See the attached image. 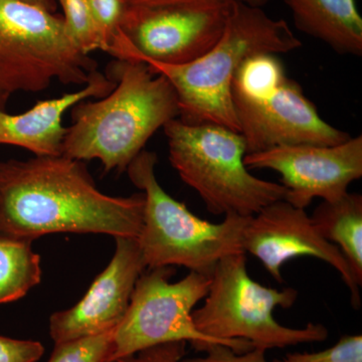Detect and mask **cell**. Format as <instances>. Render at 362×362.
I'll list each match as a JSON object with an SVG mask.
<instances>
[{
	"label": "cell",
	"mask_w": 362,
	"mask_h": 362,
	"mask_svg": "<svg viewBox=\"0 0 362 362\" xmlns=\"http://www.w3.org/2000/svg\"><path fill=\"white\" fill-rule=\"evenodd\" d=\"M144 194L98 189L83 161L61 156L0 162V238L32 243L52 233L138 238Z\"/></svg>",
	"instance_id": "cell-1"
},
{
	"label": "cell",
	"mask_w": 362,
	"mask_h": 362,
	"mask_svg": "<svg viewBox=\"0 0 362 362\" xmlns=\"http://www.w3.org/2000/svg\"><path fill=\"white\" fill-rule=\"evenodd\" d=\"M115 88L98 101L71 108L63 156L78 161L98 159L105 171H124L157 130L180 116L177 96L163 76L146 64L116 59Z\"/></svg>",
	"instance_id": "cell-2"
},
{
	"label": "cell",
	"mask_w": 362,
	"mask_h": 362,
	"mask_svg": "<svg viewBox=\"0 0 362 362\" xmlns=\"http://www.w3.org/2000/svg\"><path fill=\"white\" fill-rule=\"evenodd\" d=\"M301 45L284 20H273L259 7L232 0L223 35L201 58L180 66L145 64L173 86L180 121L218 124L240 133L232 86L240 66L256 54H287Z\"/></svg>",
	"instance_id": "cell-3"
},
{
	"label": "cell",
	"mask_w": 362,
	"mask_h": 362,
	"mask_svg": "<svg viewBox=\"0 0 362 362\" xmlns=\"http://www.w3.org/2000/svg\"><path fill=\"white\" fill-rule=\"evenodd\" d=\"M297 297L293 288L279 291L252 280L247 273L246 252H238L218 262L204 303L192 312V318L202 333L238 354L324 341L328 330L322 324L290 328L274 318V309L290 308Z\"/></svg>",
	"instance_id": "cell-4"
},
{
	"label": "cell",
	"mask_w": 362,
	"mask_h": 362,
	"mask_svg": "<svg viewBox=\"0 0 362 362\" xmlns=\"http://www.w3.org/2000/svg\"><path fill=\"white\" fill-rule=\"evenodd\" d=\"M169 160L214 214L252 216L285 201L287 188L250 173L246 141L239 132L213 123L188 124L176 118L163 127Z\"/></svg>",
	"instance_id": "cell-5"
},
{
	"label": "cell",
	"mask_w": 362,
	"mask_h": 362,
	"mask_svg": "<svg viewBox=\"0 0 362 362\" xmlns=\"http://www.w3.org/2000/svg\"><path fill=\"white\" fill-rule=\"evenodd\" d=\"M157 156L142 150L127 173L145 197L141 233L137 238L146 268L185 267L211 277L221 259L245 252L243 232L250 216L228 214L220 223L194 216L162 188L156 177Z\"/></svg>",
	"instance_id": "cell-6"
},
{
	"label": "cell",
	"mask_w": 362,
	"mask_h": 362,
	"mask_svg": "<svg viewBox=\"0 0 362 362\" xmlns=\"http://www.w3.org/2000/svg\"><path fill=\"white\" fill-rule=\"evenodd\" d=\"M278 56L251 57L233 81V108L247 154L284 145L333 146L347 141L349 133L321 118Z\"/></svg>",
	"instance_id": "cell-7"
},
{
	"label": "cell",
	"mask_w": 362,
	"mask_h": 362,
	"mask_svg": "<svg viewBox=\"0 0 362 362\" xmlns=\"http://www.w3.org/2000/svg\"><path fill=\"white\" fill-rule=\"evenodd\" d=\"M97 68L73 44L61 16L21 0H0V88L11 96L42 92L54 81L85 86Z\"/></svg>",
	"instance_id": "cell-8"
},
{
	"label": "cell",
	"mask_w": 362,
	"mask_h": 362,
	"mask_svg": "<svg viewBox=\"0 0 362 362\" xmlns=\"http://www.w3.org/2000/svg\"><path fill=\"white\" fill-rule=\"evenodd\" d=\"M175 273L173 267H158L143 272L138 278L127 312L114 330L106 362L168 342H190L202 352L213 344L228 346L202 333L192 318L194 307L209 292L211 278L189 272L178 282L170 283Z\"/></svg>",
	"instance_id": "cell-9"
},
{
	"label": "cell",
	"mask_w": 362,
	"mask_h": 362,
	"mask_svg": "<svg viewBox=\"0 0 362 362\" xmlns=\"http://www.w3.org/2000/svg\"><path fill=\"white\" fill-rule=\"evenodd\" d=\"M230 1L225 6H126L108 54L124 61L185 65L220 40Z\"/></svg>",
	"instance_id": "cell-10"
},
{
	"label": "cell",
	"mask_w": 362,
	"mask_h": 362,
	"mask_svg": "<svg viewBox=\"0 0 362 362\" xmlns=\"http://www.w3.org/2000/svg\"><path fill=\"white\" fill-rule=\"evenodd\" d=\"M247 169H271L282 176L286 202L306 209L315 197L337 202L362 176V136L333 146L297 144L246 154Z\"/></svg>",
	"instance_id": "cell-11"
},
{
	"label": "cell",
	"mask_w": 362,
	"mask_h": 362,
	"mask_svg": "<svg viewBox=\"0 0 362 362\" xmlns=\"http://www.w3.org/2000/svg\"><path fill=\"white\" fill-rule=\"evenodd\" d=\"M242 246L244 252L256 257L279 283H283L281 270L290 259L309 256L329 264L349 288L352 306L361 307V286L349 263L340 250L318 233L305 209L286 201L264 207L247 218Z\"/></svg>",
	"instance_id": "cell-12"
},
{
	"label": "cell",
	"mask_w": 362,
	"mask_h": 362,
	"mask_svg": "<svg viewBox=\"0 0 362 362\" xmlns=\"http://www.w3.org/2000/svg\"><path fill=\"white\" fill-rule=\"evenodd\" d=\"M110 264L75 306L49 318L54 344L110 332L123 320L138 278L146 269L137 238L117 237Z\"/></svg>",
	"instance_id": "cell-13"
},
{
	"label": "cell",
	"mask_w": 362,
	"mask_h": 362,
	"mask_svg": "<svg viewBox=\"0 0 362 362\" xmlns=\"http://www.w3.org/2000/svg\"><path fill=\"white\" fill-rule=\"evenodd\" d=\"M114 88L115 81L97 70L88 84L76 92L37 102L30 110L18 115L1 110L0 144L21 147L35 156H63L68 129L63 125L66 112L85 100L107 96Z\"/></svg>",
	"instance_id": "cell-14"
},
{
	"label": "cell",
	"mask_w": 362,
	"mask_h": 362,
	"mask_svg": "<svg viewBox=\"0 0 362 362\" xmlns=\"http://www.w3.org/2000/svg\"><path fill=\"white\" fill-rule=\"evenodd\" d=\"M295 26L340 54H362V18L356 0H284Z\"/></svg>",
	"instance_id": "cell-15"
},
{
	"label": "cell",
	"mask_w": 362,
	"mask_h": 362,
	"mask_svg": "<svg viewBox=\"0 0 362 362\" xmlns=\"http://www.w3.org/2000/svg\"><path fill=\"white\" fill-rule=\"evenodd\" d=\"M316 230L335 245L362 284V195L347 192L337 202H322L310 216Z\"/></svg>",
	"instance_id": "cell-16"
},
{
	"label": "cell",
	"mask_w": 362,
	"mask_h": 362,
	"mask_svg": "<svg viewBox=\"0 0 362 362\" xmlns=\"http://www.w3.org/2000/svg\"><path fill=\"white\" fill-rule=\"evenodd\" d=\"M40 278V258L32 244L0 238V304L25 296Z\"/></svg>",
	"instance_id": "cell-17"
},
{
	"label": "cell",
	"mask_w": 362,
	"mask_h": 362,
	"mask_svg": "<svg viewBox=\"0 0 362 362\" xmlns=\"http://www.w3.org/2000/svg\"><path fill=\"white\" fill-rule=\"evenodd\" d=\"M63 23L73 44L86 54L100 49L99 37L88 0H57Z\"/></svg>",
	"instance_id": "cell-18"
},
{
	"label": "cell",
	"mask_w": 362,
	"mask_h": 362,
	"mask_svg": "<svg viewBox=\"0 0 362 362\" xmlns=\"http://www.w3.org/2000/svg\"><path fill=\"white\" fill-rule=\"evenodd\" d=\"M114 330L97 337L54 344L47 362H106L110 354Z\"/></svg>",
	"instance_id": "cell-19"
},
{
	"label": "cell",
	"mask_w": 362,
	"mask_h": 362,
	"mask_svg": "<svg viewBox=\"0 0 362 362\" xmlns=\"http://www.w3.org/2000/svg\"><path fill=\"white\" fill-rule=\"evenodd\" d=\"M96 25L100 51L108 52L120 32L126 6L123 0H88Z\"/></svg>",
	"instance_id": "cell-20"
},
{
	"label": "cell",
	"mask_w": 362,
	"mask_h": 362,
	"mask_svg": "<svg viewBox=\"0 0 362 362\" xmlns=\"http://www.w3.org/2000/svg\"><path fill=\"white\" fill-rule=\"evenodd\" d=\"M274 362H362V337L347 335L322 351L295 352Z\"/></svg>",
	"instance_id": "cell-21"
},
{
	"label": "cell",
	"mask_w": 362,
	"mask_h": 362,
	"mask_svg": "<svg viewBox=\"0 0 362 362\" xmlns=\"http://www.w3.org/2000/svg\"><path fill=\"white\" fill-rule=\"evenodd\" d=\"M45 354L42 343L0 335V362H37Z\"/></svg>",
	"instance_id": "cell-22"
},
{
	"label": "cell",
	"mask_w": 362,
	"mask_h": 362,
	"mask_svg": "<svg viewBox=\"0 0 362 362\" xmlns=\"http://www.w3.org/2000/svg\"><path fill=\"white\" fill-rule=\"evenodd\" d=\"M204 352L206 354L204 356L182 359L181 362H268L266 350L261 349H252L238 354L225 345L213 344Z\"/></svg>",
	"instance_id": "cell-23"
},
{
	"label": "cell",
	"mask_w": 362,
	"mask_h": 362,
	"mask_svg": "<svg viewBox=\"0 0 362 362\" xmlns=\"http://www.w3.org/2000/svg\"><path fill=\"white\" fill-rule=\"evenodd\" d=\"M185 341L163 343L115 362H181L185 356Z\"/></svg>",
	"instance_id": "cell-24"
},
{
	"label": "cell",
	"mask_w": 362,
	"mask_h": 362,
	"mask_svg": "<svg viewBox=\"0 0 362 362\" xmlns=\"http://www.w3.org/2000/svg\"><path fill=\"white\" fill-rule=\"evenodd\" d=\"M126 6H225L230 0H123Z\"/></svg>",
	"instance_id": "cell-25"
},
{
	"label": "cell",
	"mask_w": 362,
	"mask_h": 362,
	"mask_svg": "<svg viewBox=\"0 0 362 362\" xmlns=\"http://www.w3.org/2000/svg\"><path fill=\"white\" fill-rule=\"evenodd\" d=\"M21 1L28 2V4H35V6L42 7L52 13H56L57 4L56 0H21Z\"/></svg>",
	"instance_id": "cell-26"
},
{
	"label": "cell",
	"mask_w": 362,
	"mask_h": 362,
	"mask_svg": "<svg viewBox=\"0 0 362 362\" xmlns=\"http://www.w3.org/2000/svg\"><path fill=\"white\" fill-rule=\"evenodd\" d=\"M238 1L242 2V4H247V6L252 7H262L265 6L270 0H238Z\"/></svg>",
	"instance_id": "cell-27"
},
{
	"label": "cell",
	"mask_w": 362,
	"mask_h": 362,
	"mask_svg": "<svg viewBox=\"0 0 362 362\" xmlns=\"http://www.w3.org/2000/svg\"><path fill=\"white\" fill-rule=\"evenodd\" d=\"M9 97H11V95L0 88V111L4 110V108H6Z\"/></svg>",
	"instance_id": "cell-28"
}]
</instances>
